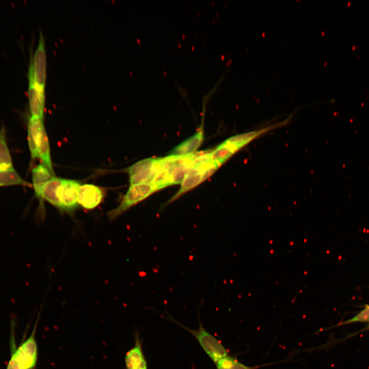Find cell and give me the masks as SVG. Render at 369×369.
<instances>
[{
    "label": "cell",
    "instance_id": "obj_1",
    "mask_svg": "<svg viewBox=\"0 0 369 369\" xmlns=\"http://www.w3.org/2000/svg\"><path fill=\"white\" fill-rule=\"evenodd\" d=\"M80 186L77 180L53 176L43 186L40 200H46L61 211L72 213L78 205Z\"/></svg>",
    "mask_w": 369,
    "mask_h": 369
},
{
    "label": "cell",
    "instance_id": "obj_2",
    "mask_svg": "<svg viewBox=\"0 0 369 369\" xmlns=\"http://www.w3.org/2000/svg\"><path fill=\"white\" fill-rule=\"evenodd\" d=\"M197 155L194 153L186 156L169 155L157 158V169L153 180L154 186L160 190L181 183Z\"/></svg>",
    "mask_w": 369,
    "mask_h": 369
},
{
    "label": "cell",
    "instance_id": "obj_3",
    "mask_svg": "<svg viewBox=\"0 0 369 369\" xmlns=\"http://www.w3.org/2000/svg\"><path fill=\"white\" fill-rule=\"evenodd\" d=\"M28 139L31 159L39 158L42 163L54 175L51 161L49 140L43 119L31 116L28 121Z\"/></svg>",
    "mask_w": 369,
    "mask_h": 369
},
{
    "label": "cell",
    "instance_id": "obj_4",
    "mask_svg": "<svg viewBox=\"0 0 369 369\" xmlns=\"http://www.w3.org/2000/svg\"><path fill=\"white\" fill-rule=\"evenodd\" d=\"M220 166L213 161L210 152L197 154L193 166L184 176L178 191L165 205L172 202L183 194L193 189L210 177Z\"/></svg>",
    "mask_w": 369,
    "mask_h": 369
},
{
    "label": "cell",
    "instance_id": "obj_5",
    "mask_svg": "<svg viewBox=\"0 0 369 369\" xmlns=\"http://www.w3.org/2000/svg\"><path fill=\"white\" fill-rule=\"evenodd\" d=\"M38 318L32 333L16 348L13 331L11 336V357L7 369H34L37 360V346L35 335Z\"/></svg>",
    "mask_w": 369,
    "mask_h": 369
},
{
    "label": "cell",
    "instance_id": "obj_6",
    "mask_svg": "<svg viewBox=\"0 0 369 369\" xmlns=\"http://www.w3.org/2000/svg\"><path fill=\"white\" fill-rule=\"evenodd\" d=\"M155 191L153 186L149 183L130 185L119 204L107 213L108 217L110 220H114L121 214Z\"/></svg>",
    "mask_w": 369,
    "mask_h": 369
},
{
    "label": "cell",
    "instance_id": "obj_7",
    "mask_svg": "<svg viewBox=\"0 0 369 369\" xmlns=\"http://www.w3.org/2000/svg\"><path fill=\"white\" fill-rule=\"evenodd\" d=\"M175 323L195 337L204 352L215 362L227 356V351L222 344L207 331L200 322L197 330H191L177 322Z\"/></svg>",
    "mask_w": 369,
    "mask_h": 369
},
{
    "label": "cell",
    "instance_id": "obj_8",
    "mask_svg": "<svg viewBox=\"0 0 369 369\" xmlns=\"http://www.w3.org/2000/svg\"><path fill=\"white\" fill-rule=\"evenodd\" d=\"M157 158H146L131 165L127 169L130 185L141 183H151L157 170Z\"/></svg>",
    "mask_w": 369,
    "mask_h": 369
},
{
    "label": "cell",
    "instance_id": "obj_9",
    "mask_svg": "<svg viewBox=\"0 0 369 369\" xmlns=\"http://www.w3.org/2000/svg\"><path fill=\"white\" fill-rule=\"evenodd\" d=\"M35 83L45 88L46 79V54L44 36L39 32L37 48L29 64Z\"/></svg>",
    "mask_w": 369,
    "mask_h": 369
},
{
    "label": "cell",
    "instance_id": "obj_10",
    "mask_svg": "<svg viewBox=\"0 0 369 369\" xmlns=\"http://www.w3.org/2000/svg\"><path fill=\"white\" fill-rule=\"evenodd\" d=\"M288 120L289 119H287L283 121L272 125L263 129L237 134L229 137L223 142L237 152L240 149L261 135L270 130L286 125Z\"/></svg>",
    "mask_w": 369,
    "mask_h": 369
},
{
    "label": "cell",
    "instance_id": "obj_11",
    "mask_svg": "<svg viewBox=\"0 0 369 369\" xmlns=\"http://www.w3.org/2000/svg\"><path fill=\"white\" fill-rule=\"evenodd\" d=\"M28 97L31 116L43 119L45 105V88L37 85L32 79H28Z\"/></svg>",
    "mask_w": 369,
    "mask_h": 369
},
{
    "label": "cell",
    "instance_id": "obj_12",
    "mask_svg": "<svg viewBox=\"0 0 369 369\" xmlns=\"http://www.w3.org/2000/svg\"><path fill=\"white\" fill-rule=\"evenodd\" d=\"M104 198V193L99 187L92 184L80 185L78 204L84 208L91 210L98 206Z\"/></svg>",
    "mask_w": 369,
    "mask_h": 369
},
{
    "label": "cell",
    "instance_id": "obj_13",
    "mask_svg": "<svg viewBox=\"0 0 369 369\" xmlns=\"http://www.w3.org/2000/svg\"><path fill=\"white\" fill-rule=\"evenodd\" d=\"M135 344L126 354L125 362L126 369H147L138 334L135 335Z\"/></svg>",
    "mask_w": 369,
    "mask_h": 369
},
{
    "label": "cell",
    "instance_id": "obj_14",
    "mask_svg": "<svg viewBox=\"0 0 369 369\" xmlns=\"http://www.w3.org/2000/svg\"><path fill=\"white\" fill-rule=\"evenodd\" d=\"M203 139V132L202 129H200L193 135L175 147L170 151L169 155L186 156L193 154L200 147Z\"/></svg>",
    "mask_w": 369,
    "mask_h": 369
},
{
    "label": "cell",
    "instance_id": "obj_15",
    "mask_svg": "<svg viewBox=\"0 0 369 369\" xmlns=\"http://www.w3.org/2000/svg\"><path fill=\"white\" fill-rule=\"evenodd\" d=\"M54 176L43 164L35 167L32 171V185L36 197L40 200L41 191L44 184Z\"/></svg>",
    "mask_w": 369,
    "mask_h": 369
},
{
    "label": "cell",
    "instance_id": "obj_16",
    "mask_svg": "<svg viewBox=\"0 0 369 369\" xmlns=\"http://www.w3.org/2000/svg\"><path fill=\"white\" fill-rule=\"evenodd\" d=\"M13 168L12 158L7 145L5 130L2 127L0 128V171Z\"/></svg>",
    "mask_w": 369,
    "mask_h": 369
},
{
    "label": "cell",
    "instance_id": "obj_17",
    "mask_svg": "<svg viewBox=\"0 0 369 369\" xmlns=\"http://www.w3.org/2000/svg\"><path fill=\"white\" fill-rule=\"evenodd\" d=\"M236 152L223 141L210 152L212 161L220 166L231 158Z\"/></svg>",
    "mask_w": 369,
    "mask_h": 369
},
{
    "label": "cell",
    "instance_id": "obj_18",
    "mask_svg": "<svg viewBox=\"0 0 369 369\" xmlns=\"http://www.w3.org/2000/svg\"><path fill=\"white\" fill-rule=\"evenodd\" d=\"M15 185L30 186V184L25 181L13 168L0 171V187Z\"/></svg>",
    "mask_w": 369,
    "mask_h": 369
},
{
    "label": "cell",
    "instance_id": "obj_19",
    "mask_svg": "<svg viewBox=\"0 0 369 369\" xmlns=\"http://www.w3.org/2000/svg\"><path fill=\"white\" fill-rule=\"evenodd\" d=\"M216 363L217 369H250L234 358L228 356L220 359Z\"/></svg>",
    "mask_w": 369,
    "mask_h": 369
}]
</instances>
